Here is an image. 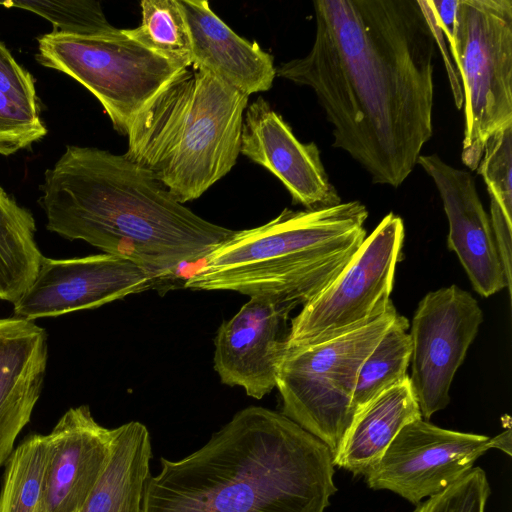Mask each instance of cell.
Segmentation results:
<instances>
[{
	"label": "cell",
	"mask_w": 512,
	"mask_h": 512,
	"mask_svg": "<svg viewBox=\"0 0 512 512\" xmlns=\"http://www.w3.org/2000/svg\"><path fill=\"white\" fill-rule=\"evenodd\" d=\"M476 171L483 177L490 206L512 220V123L489 137Z\"/></svg>",
	"instance_id": "obj_26"
},
{
	"label": "cell",
	"mask_w": 512,
	"mask_h": 512,
	"mask_svg": "<svg viewBox=\"0 0 512 512\" xmlns=\"http://www.w3.org/2000/svg\"><path fill=\"white\" fill-rule=\"evenodd\" d=\"M409 378L386 390L354 417L334 465L355 476H365L408 423L421 418Z\"/></svg>",
	"instance_id": "obj_19"
},
{
	"label": "cell",
	"mask_w": 512,
	"mask_h": 512,
	"mask_svg": "<svg viewBox=\"0 0 512 512\" xmlns=\"http://www.w3.org/2000/svg\"><path fill=\"white\" fill-rule=\"evenodd\" d=\"M114 433L87 405L62 415L47 435L45 512L79 511L107 465Z\"/></svg>",
	"instance_id": "obj_16"
},
{
	"label": "cell",
	"mask_w": 512,
	"mask_h": 512,
	"mask_svg": "<svg viewBox=\"0 0 512 512\" xmlns=\"http://www.w3.org/2000/svg\"><path fill=\"white\" fill-rule=\"evenodd\" d=\"M433 180L442 200L449 232L448 248L456 253L474 290L483 297L507 287L494 233L471 173L446 163L437 154L417 160Z\"/></svg>",
	"instance_id": "obj_14"
},
{
	"label": "cell",
	"mask_w": 512,
	"mask_h": 512,
	"mask_svg": "<svg viewBox=\"0 0 512 512\" xmlns=\"http://www.w3.org/2000/svg\"><path fill=\"white\" fill-rule=\"evenodd\" d=\"M310 51L276 67L309 87L332 146L374 184L399 187L433 135L438 32L427 1L315 0Z\"/></svg>",
	"instance_id": "obj_1"
},
{
	"label": "cell",
	"mask_w": 512,
	"mask_h": 512,
	"mask_svg": "<svg viewBox=\"0 0 512 512\" xmlns=\"http://www.w3.org/2000/svg\"><path fill=\"white\" fill-rule=\"evenodd\" d=\"M48 360V335L34 321L0 318V466L14 450L40 397Z\"/></svg>",
	"instance_id": "obj_17"
},
{
	"label": "cell",
	"mask_w": 512,
	"mask_h": 512,
	"mask_svg": "<svg viewBox=\"0 0 512 512\" xmlns=\"http://www.w3.org/2000/svg\"><path fill=\"white\" fill-rule=\"evenodd\" d=\"M112 451L78 512H142L152 448L147 427L130 421L114 428Z\"/></svg>",
	"instance_id": "obj_20"
},
{
	"label": "cell",
	"mask_w": 512,
	"mask_h": 512,
	"mask_svg": "<svg viewBox=\"0 0 512 512\" xmlns=\"http://www.w3.org/2000/svg\"><path fill=\"white\" fill-rule=\"evenodd\" d=\"M249 96L206 70H180L138 112L126 158L151 172L184 204L234 167Z\"/></svg>",
	"instance_id": "obj_5"
},
{
	"label": "cell",
	"mask_w": 512,
	"mask_h": 512,
	"mask_svg": "<svg viewBox=\"0 0 512 512\" xmlns=\"http://www.w3.org/2000/svg\"><path fill=\"white\" fill-rule=\"evenodd\" d=\"M32 213L0 185V300L15 303L34 281L44 258Z\"/></svg>",
	"instance_id": "obj_21"
},
{
	"label": "cell",
	"mask_w": 512,
	"mask_h": 512,
	"mask_svg": "<svg viewBox=\"0 0 512 512\" xmlns=\"http://www.w3.org/2000/svg\"><path fill=\"white\" fill-rule=\"evenodd\" d=\"M358 200L305 210L285 208L261 226L234 231L184 283L304 305L342 272L366 237Z\"/></svg>",
	"instance_id": "obj_4"
},
{
	"label": "cell",
	"mask_w": 512,
	"mask_h": 512,
	"mask_svg": "<svg viewBox=\"0 0 512 512\" xmlns=\"http://www.w3.org/2000/svg\"><path fill=\"white\" fill-rule=\"evenodd\" d=\"M47 134L41 116L13 102L0 92V155L29 148Z\"/></svg>",
	"instance_id": "obj_28"
},
{
	"label": "cell",
	"mask_w": 512,
	"mask_h": 512,
	"mask_svg": "<svg viewBox=\"0 0 512 512\" xmlns=\"http://www.w3.org/2000/svg\"><path fill=\"white\" fill-rule=\"evenodd\" d=\"M40 190L49 231L126 258L159 281L235 231L195 214L124 154L94 147L67 145Z\"/></svg>",
	"instance_id": "obj_2"
},
{
	"label": "cell",
	"mask_w": 512,
	"mask_h": 512,
	"mask_svg": "<svg viewBox=\"0 0 512 512\" xmlns=\"http://www.w3.org/2000/svg\"><path fill=\"white\" fill-rule=\"evenodd\" d=\"M190 29L193 66L250 96L271 88L273 57L257 43L238 36L205 0H178Z\"/></svg>",
	"instance_id": "obj_18"
},
{
	"label": "cell",
	"mask_w": 512,
	"mask_h": 512,
	"mask_svg": "<svg viewBox=\"0 0 512 512\" xmlns=\"http://www.w3.org/2000/svg\"><path fill=\"white\" fill-rule=\"evenodd\" d=\"M6 7H16L33 12L49 22L53 31L90 35L112 29L101 5L90 0H19L0 2Z\"/></svg>",
	"instance_id": "obj_25"
},
{
	"label": "cell",
	"mask_w": 512,
	"mask_h": 512,
	"mask_svg": "<svg viewBox=\"0 0 512 512\" xmlns=\"http://www.w3.org/2000/svg\"><path fill=\"white\" fill-rule=\"evenodd\" d=\"M489 495L486 473L475 467L441 492L417 504L413 512H485Z\"/></svg>",
	"instance_id": "obj_27"
},
{
	"label": "cell",
	"mask_w": 512,
	"mask_h": 512,
	"mask_svg": "<svg viewBox=\"0 0 512 512\" xmlns=\"http://www.w3.org/2000/svg\"><path fill=\"white\" fill-rule=\"evenodd\" d=\"M449 45L464 101L461 160L476 171L489 137L512 123V0H458Z\"/></svg>",
	"instance_id": "obj_7"
},
{
	"label": "cell",
	"mask_w": 512,
	"mask_h": 512,
	"mask_svg": "<svg viewBox=\"0 0 512 512\" xmlns=\"http://www.w3.org/2000/svg\"><path fill=\"white\" fill-rule=\"evenodd\" d=\"M511 456V430L495 437L438 427L422 417L404 426L364 477L371 489L389 490L412 504L463 477L490 449Z\"/></svg>",
	"instance_id": "obj_10"
},
{
	"label": "cell",
	"mask_w": 512,
	"mask_h": 512,
	"mask_svg": "<svg viewBox=\"0 0 512 512\" xmlns=\"http://www.w3.org/2000/svg\"><path fill=\"white\" fill-rule=\"evenodd\" d=\"M47 435L27 436L10 454L0 491V512H45Z\"/></svg>",
	"instance_id": "obj_23"
},
{
	"label": "cell",
	"mask_w": 512,
	"mask_h": 512,
	"mask_svg": "<svg viewBox=\"0 0 512 512\" xmlns=\"http://www.w3.org/2000/svg\"><path fill=\"white\" fill-rule=\"evenodd\" d=\"M142 20L124 34L180 68L193 64L190 29L178 0H143Z\"/></svg>",
	"instance_id": "obj_24"
},
{
	"label": "cell",
	"mask_w": 512,
	"mask_h": 512,
	"mask_svg": "<svg viewBox=\"0 0 512 512\" xmlns=\"http://www.w3.org/2000/svg\"><path fill=\"white\" fill-rule=\"evenodd\" d=\"M409 322L397 314L392 325L364 359L352 396L355 415L386 390L409 378L411 359Z\"/></svg>",
	"instance_id": "obj_22"
},
{
	"label": "cell",
	"mask_w": 512,
	"mask_h": 512,
	"mask_svg": "<svg viewBox=\"0 0 512 512\" xmlns=\"http://www.w3.org/2000/svg\"><path fill=\"white\" fill-rule=\"evenodd\" d=\"M298 305L267 296H252L219 326L214 339V369L220 381L262 399L276 388L286 354L290 312Z\"/></svg>",
	"instance_id": "obj_13"
},
{
	"label": "cell",
	"mask_w": 512,
	"mask_h": 512,
	"mask_svg": "<svg viewBox=\"0 0 512 512\" xmlns=\"http://www.w3.org/2000/svg\"><path fill=\"white\" fill-rule=\"evenodd\" d=\"M396 316L392 303L359 329L286 352L279 366L281 413L323 442L333 458L355 417L352 396L358 371Z\"/></svg>",
	"instance_id": "obj_6"
},
{
	"label": "cell",
	"mask_w": 512,
	"mask_h": 512,
	"mask_svg": "<svg viewBox=\"0 0 512 512\" xmlns=\"http://www.w3.org/2000/svg\"><path fill=\"white\" fill-rule=\"evenodd\" d=\"M483 321L476 299L456 285L427 293L414 313L409 380L428 420L450 402L449 391Z\"/></svg>",
	"instance_id": "obj_11"
},
{
	"label": "cell",
	"mask_w": 512,
	"mask_h": 512,
	"mask_svg": "<svg viewBox=\"0 0 512 512\" xmlns=\"http://www.w3.org/2000/svg\"><path fill=\"white\" fill-rule=\"evenodd\" d=\"M159 282L134 262L112 254L44 257L34 281L13 304L14 314L32 321L57 317L147 291Z\"/></svg>",
	"instance_id": "obj_12"
},
{
	"label": "cell",
	"mask_w": 512,
	"mask_h": 512,
	"mask_svg": "<svg viewBox=\"0 0 512 512\" xmlns=\"http://www.w3.org/2000/svg\"><path fill=\"white\" fill-rule=\"evenodd\" d=\"M147 481L142 512H324L329 448L281 412L248 406L201 448Z\"/></svg>",
	"instance_id": "obj_3"
},
{
	"label": "cell",
	"mask_w": 512,
	"mask_h": 512,
	"mask_svg": "<svg viewBox=\"0 0 512 512\" xmlns=\"http://www.w3.org/2000/svg\"><path fill=\"white\" fill-rule=\"evenodd\" d=\"M240 153L275 175L305 209L340 204L314 142L302 143L262 97L245 111Z\"/></svg>",
	"instance_id": "obj_15"
},
{
	"label": "cell",
	"mask_w": 512,
	"mask_h": 512,
	"mask_svg": "<svg viewBox=\"0 0 512 512\" xmlns=\"http://www.w3.org/2000/svg\"><path fill=\"white\" fill-rule=\"evenodd\" d=\"M403 240L402 218L388 213L336 279L291 320L286 352L329 341L380 317L392 304Z\"/></svg>",
	"instance_id": "obj_9"
},
{
	"label": "cell",
	"mask_w": 512,
	"mask_h": 512,
	"mask_svg": "<svg viewBox=\"0 0 512 512\" xmlns=\"http://www.w3.org/2000/svg\"><path fill=\"white\" fill-rule=\"evenodd\" d=\"M36 60L67 74L101 103L114 129L127 135L142 107L183 68L128 38L123 29L90 35L56 31L38 38ZM185 69V68H184Z\"/></svg>",
	"instance_id": "obj_8"
},
{
	"label": "cell",
	"mask_w": 512,
	"mask_h": 512,
	"mask_svg": "<svg viewBox=\"0 0 512 512\" xmlns=\"http://www.w3.org/2000/svg\"><path fill=\"white\" fill-rule=\"evenodd\" d=\"M0 92L28 111L40 115L39 100L31 74L0 42Z\"/></svg>",
	"instance_id": "obj_29"
}]
</instances>
